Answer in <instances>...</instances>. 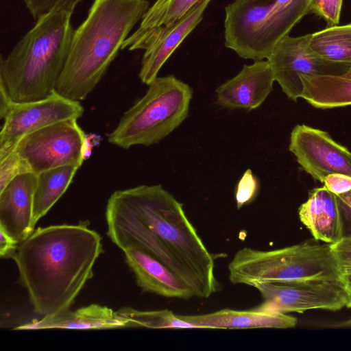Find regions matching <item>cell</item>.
I'll list each match as a JSON object with an SVG mask.
<instances>
[{"label": "cell", "mask_w": 351, "mask_h": 351, "mask_svg": "<svg viewBox=\"0 0 351 351\" xmlns=\"http://www.w3.org/2000/svg\"><path fill=\"white\" fill-rule=\"evenodd\" d=\"M107 234L123 251L138 248L168 268L192 292L218 290L214 260L183 208L161 184L117 190L108 198Z\"/></svg>", "instance_id": "1"}, {"label": "cell", "mask_w": 351, "mask_h": 351, "mask_svg": "<svg viewBox=\"0 0 351 351\" xmlns=\"http://www.w3.org/2000/svg\"><path fill=\"white\" fill-rule=\"evenodd\" d=\"M103 252L101 236L86 221L38 228L11 258L34 312L45 316L70 308Z\"/></svg>", "instance_id": "2"}, {"label": "cell", "mask_w": 351, "mask_h": 351, "mask_svg": "<svg viewBox=\"0 0 351 351\" xmlns=\"http://www.w3.org/2000/svg\"><path fill=\"white\" fill-rule=\"evenodd\" d=\"M149 8L146 0H95L86 19L74 31L56 91L74 101L86 99Z\"/></svg>", "instance_id": "3"}, {"label": "cell", "mask_w": 351, "mask_h": 351, "mask_svg": "<svg viewBox=\"0 0 351 351\" xmlns=\"http://www.w3.org/2000/svg\"><path fill=\"white\" fill-rule=\"evenodd\" d=\"M72 13L56 10L37 19L0 61V85L14 102L40 99L54 89L64 69L75 29Z\"/></svg>", "instance_id": "4"}, {"label": "cell", "mask_w": 351, "mask_h": 351, "mask_svg": "<svg viewBox=\"0 0 351 351\" xmlns=\"http://www.w3.org/2000/svg\"><path fill=\"white\" fill-rule=\"evenodd\" d=\"M232 284L291 282L311 280L342 282L330 243H302L263 251L243 247L228 266Z\"/></svg>", "instance_id": "5"}, {"label": "cell", "mask_w": 351, "mask_h": 351, "mask_svg": "<svg viewBox=\"0 0 351 351\" xmlns=\"http://www.w3.org/2000/svg\"><path fill=\"white\" fill-rule=\"evenodd\" d=\"M147 93L121 117L108 141L127 149L158 143L186 118L192 88L174 75L157 77Z\"/></svg>", "instance_id": "6"}, {"label": "cell", "mask_w": 351, "mask_h": 351, "mask_svg": "<svg viewBox=\"0 0 351 351\" xmlns=\"http://www.w3.org/2000/svg\"><path fill=\"white\" fill-rule=\"evenodd\" d=\"M72 119L44 127L24 136L15 150L27 172L39 174L65 165L83 163L86 135Z\"/></svg>", "instance_id": "7"}, {"label": "cell", "mask_w": 351, "mask_h": 351, "mask_svg": "<svg viewBox=\"0 0 351 351\" xmlns=\"http://www.w3.org/2000/svg\"><path fill=\"white\" fill-rule=\"evenodd\" d=\"M84 108L80 101L66 98L54 89L48 96L30 101H12L1 119L0 156L14 150L25 135L68 119L80 118Z\"/></svg>", "instance_id": "8"}, {"label": "cell", "mask_w": 351, "mask_h": 351, "mask_svg": "<svg viewBox=\"0 0 351 351\" xmlns=\"http://www.w3.org/2000/svg\"><path fill=\"white\" fill-rule=\"evenodd\" d=\"M311 36V34L285 36L267 59L275 81L288 98L294 101L302 97V76L339 75L351 66L349 63L332 62L317 56L309 47Z\"/></svg>", "instance_id": "9"}, {"label": "cell", "mask_w": 351, "mask_h": 351, "mask_svg": "<svg viewBox=\"0 0 351 351\" xmlns=\"http://www.w3.org/2000/svg\"><path fill=\"white\" fill-rule=\"evenodd\" d=\"M261 293V309L282 313H304L311 309L338 311L346 306L347 293L342 282L304 280L291 282H261L251 285Z\"/></svg>", "instance_id": "10"}, {"label": "cell", "mask_w": 351, "mask_h": 351, "mask_svg": "<svg viewBox=\"0 0 351 351\" xmlns=\"http://www.w3.org/2000/svg\"><path fill=\"white\" fill-rule=\"evenodd\" d=\"M289 149L302 169L322 183L330 173L351 176V152L325 131L296 125L291 132Z\"/></svg>", "instance_id": "11"}, {"label": "cell", "mask_w": 351, "mask_h": 351, "mask_svg": "<svg viewBox=\"0 0 351 351\" xmlns=\"http://www.w3.org/2000/svg\"><path fill=\"white\" fill-rule=\"evenodd\" d=\"M276 0H234L225 7V45L241 58L259 60L265 23Z\"/></svg>", "instance_id": "12"}, {"label": "cell", "mask_w": 351, "mask_h": 351, "mask_svg": "<svg viewBox=\"0 0 351 351\" xmlns=\"http://www.w3.org/2000/svg\"><path fill=\"white\" fill-rule=\"evenodd\" d=\"M38 174L16 176L0 191V228L18 243L34 230V195Z\"/></svg>", "instance_id": "13"}, {"label": "cell", "mask_w": 351, "mask_h": 351, "mask_svg": "<svg viewBox=\"0 0 351 351\" xmlns=\"http://www.w3.org/2000/svg\"><path fill=\"white\" fill-rule=\"evenodd\" d=\"M275 81L269 61H255L216 90L217 103L227 108L252 110L260 107Z\"/></svg>", "instance_id": "14"}, {"label": "cell", "mask_w": 351, "mask_h": 351, "mask_svg": "<svg viewBox=\"0 0 351 351\" xmlns=\"http://www.w3.org/2000/svg\"><path fill=\"white\" fill-rule=\"evenodd\" d=\"M178 316L197 328L206 329L290 328L295 327L298 322L295 317L287 313L257 306L251 310L224 308L206 314Z\"/></svg>", "instance_id": "15"}, {"label": "cell", "mask_w": 351, "mask_h": 351, "mask_svg": "<svg viewBox=\"0 0 351 351\" xmlns=\"http://www.w3.org/2000/svg\"><path fill=\"white\" fill-rule=\"evenodd\" d=\"M211 0H202L171 28L154 40L146 48L139 72L141 82L149 85L165 62L203 19Z\"/></svg>", "instance_id": "16"}, {"label": "cell", "mask_w": 351, "mask_h": 351, "mask_svg": "<svg viewBox=\"0 0 351 351\" xmlns=\"http://www.w3.org/2000/svg\"><path fill=\"white\" fill-rule=\"evenodd\" d=\"M301 222L314 239L333 243L343 237V219L337 195L324 186L313 189L298 209Z\"/></svg>", "instance_id": "17"}, {"label": "cell", "mask_w": 351, "mask_h": 351, "mask_svg": "<svg viewBox=\"0 0 351 351\" xmlns=\"http://www.w3.org/2000/svg\"><path fill=\"white\" fill-rule=\"evenodd\" d=\"M128 321L110 308L90 304L74 311L69 310L43 316L14 328L17 330L43 329L101 330L128 328Z\"/></svg>", "instance_id": "18"}, {"label": "cell", "mask_w": 351, "mask_h": 351, "mask_svg": "<svg viewBox=\"0 0 351 351\" xmlns=\"http://www.w3.org/2000/svg\"><path fill=\"white\" fill-rule=\"evenodd\" d=\"M123 252L138 286L143 291L167 298L188 300L194 297L168 268L148 254L135 247H128Z\"/></svg>", "instance_id": "19"}, {"label": "cell", "mask_w": 351, "mask_h": 351, "mask_svg": "<svg viewBox=\"0 0 351 351\" xmlns=\"http://www.w3.org/2000/svg\"><path fill=\"white\" fill-rule=\"evenodd\" d=\"M202 0H156L144 15L138 28L124 41L121 49L145 48L182 19Z\"/></svg>", "instance_id": "20"}, {"label": "cell", "mask_w": 351, "mask_h": 351, "mask_svg": "<svg viewBox=\"0 0 351 351\" xmlns=\"http://www.w3.org/2000/svg\"><path fill=\"white\" fill-rule=\"evenodd\" d=\"M301 98L317 108L351 105V66L339 75H303Z\"/></svg>", "instance_id": "21"}, {"label": "cell", "mask_w": 351, "mask_h": 351, "mask_svg": "<svg viewBox=\"0 0 351 351\" xmlns=\"http://www.w3.org/2000/svg\"><path fill=\"white\" fill-rule=\"evenodd\" d=\"M310 0H276L263 29L259 60L267 59L276 45L304 16L309 14Z\"/></svg>", "instance_id": "22"}, {"label": "cell", "mask_w": 351, "mask_h": 351, "mask_svg": "<svg viewBox=\"0 0 351 351\" xmlns=\"http://www.w3.org/2000/svg\"><path fill=\"white\" fill-rule=\"evenodd\" d=\"M80 167L65 165L38 174L34 195L33 218L35 224L62 197Z\"/></svg>", "instance_id": "23"}, {"label": "cell", "mask_w": 351, "mask_h": 351, "mask_svg": "<svg viewBox=\"0 0 351 351\" xmlns=\"http://www.w3.org/2000/svg\"><path fill=\"white\" fill-rule=\"evenodd\" d=\"M309 47L322 58L351 64V23L311 33Z\"/></svg>", "instance_id": "24"}, {"label": "cell", "mask_w": 351, "mask_h": 351, "mask_svg": "<svg viewBox=\"0 0 351 351\" xmlns=\"http://www.w3.org/2000/svg\"><path fill=\"white\" fill-rule=\"evenodd\" d=\"M117 312L128 321V327L153 329L197 328L195 325L181 319L178 315L168 309L139 311L130 307H123Z\"/></svg>", "instance_id": "25"}, {"label": "cell", "mask_w": 351, "mask_h": 351, "mask_svg": "<svg viewBox=\"0 0 351 351\" xmlns=\"http://www.w3.org/2000/svg\"><path fill=\"white\" fill-rule=\"evenodd\" d=\"M83 0H24L26 8L34 19L56 10L73 13L76 5Z\"/></svg>", "instance_id": "26"}, {"label": "cell", "mask_w": 351, "mask_h": 351, "mask_svg": "<svg viewBox=\"0 0 351 351\" xmlns=\"http://www.w3.org/2000/svg\"><path fill=\"white\" fill-rule=\"evenodd\" d=\"M343 0H310L309 14L323 19L327 27L338 25Z\"/></svg>", "instance_id": "27"}, {"label": "cell", "mask_w": 351, "mask_h": 351, "mask_svg": "<svg viewBox=\"0 0 351 351\" xmlns=\"http://www.w3.org/2000/svg\"><path fill=\"white\" fill-rule=\"evenodd\" d=\"M258 190V180L251 169H247L236 187L235 198L237 208L240 209L243 206L252 202L256 198Z\"/></svg>", "instance_id": "28"}, {"label": "cell", "mask_w": 351, "mask_h": 351, "mask_svg": "<svg viewBox=\"0 0 351 351\" xmlns=\"http://www.w3.org/2000/svg\"><path fill=\"white\" fill-rule=\"evenodd\" d=\"M27 173L16 150L0 156V191L16 176Z\"/></svg>", "instance_id": "29"}, {"label": "cell", "mask_w": 351, "mask_h": 351, "mask_svg": "<svg viewBox=\"0 0 351 351\" xmlns=\"http://www.w3.org/2000/svg\"><path fill=\"white\" fill-rule=\"evenodd\" d=\"M330 248L342 275L351 274V237H343Z\"/></svg>", "instance_id": "30"}, {"label": "cell", "mask_w": 351, "mask_h": 351, "mask_svg": "<svg viewBox=\"0 0 351 351\" xmlns=\"http://www.w3.org/2000/svg\"><path fill=\"white\" fill-rule=\"evenodd\" d=\"M323 184L335 195H341L351 191V176L341 173H330L324 178Z\"/></svg>", "instance_id": "31"}, {"label": "cell", "mask_w": 351, "mask_h": 351, "mask_svg": "<svg viewBox=\"0 0 351 351\" xmlns=\"http://www.w3.org/2000/svg\"><path fill=\"white\" fill-rule=\"evenodd\" d=\"M343 223V237H351V191L337 195Z\"/></svg>", "instance_id": "32"}, {"label": "cell", "mask_w": 351, "mask_h": 351, "mask_svg": "<svg viewBox=\"0 0 351 351\" xmlns=\"http://www.w3.org/2000/svg\"><path fill=\"white\" fill-rule=\"evenodd\" d=\"M19 243L3 229L0 228V256L1 258H11Z\"/></svg>", "instance_id": "33"}, {"label": "cell", "mask_w": 351, "mask_h": 351, "mask_svg": "<svg viewBox=\"0 0 351 351\" xmlns=\"http://www.w3.org/2000/svg\"><path fill=\"white\" fill-rule=\"evenodd\" d=\"M342 283L347 293V308H351V274L343 275Z\"/></svg>", "instance_id": "34"}, {"label": "cell", "mask_w": 351, "mask_h": 351, "mask_svg": "<svg viewBox=\"0 0 351 351\" xmlns=\"http://www.w3.org/2000/svg\"><path fill=\"white\" fill-rule=\"evenodd\" d=\"M335 328H351V318L337 323L333 326Z\"/></svg>", "instance_id": "35"}]
</instances>
